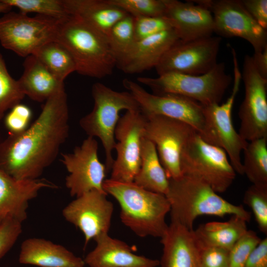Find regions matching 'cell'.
Instances as JSON below:
<instances>
[{"label":"cell","mask_w":267,"mask_h":267,"mask_svg":"<svg viewBox=\"0 0 267 267\" xmlns=\"http://www.w3.org/2000/svg\"><path fill=\"white\" fill-rule=\"evenodd\" d=\"M107 38L117 60L135 41L134 17L128 14L119 20L111 28Z\"/></svg>","instance_id":"31"},{"label":"cell","mask_w":267,"mask_h":267,"mask_svg":"<svg viewBox=\"0 0 267 267\" xmlns=\"http://www.w3.org/2000/svg\"><path fill=\"white\" fill-rule=\"evenodd\" d=\"M54 41L68 50L81 75L102 79L117 65L107 36L75 16L59 21Z\"/></svg>","instance_id":"3"},{"label":"cell","mask_w":267,"mask_h":267,"mask_svg":"<svg viewBox=\"0 0 267 267\" xmlns=\"http://www.w3.org/2000/svg\"><path fill=\"white\" fill-rule=\"evenodd\" d=\"M242 79L245 96L238 112L239 134L248 142L267 138V79L259 73L252 56L244 57Z\"/></svg>","instance_id":"13"},{"label":"cell","mask_w":267,"mask_h":267,"mask_svg":"<svg viewBox=\"0 0 267 267\" xmlns=\"http://www.w3.org/2000/svg\"><path fill=\"white\" fill-rule=\"evenodd\" d=\"M144 116L146 121L143 137L155 145L168 178H180L182 176L180 167L182 150L196 131L188 124L167 116Z\"/></svg>","instance_id":"11"},{"label":"cell","mask_w":267,"mask_h":267,"mask_svg":"<svg viewBox=\"0 0 267 267\" xmlns=\"http://www.w3.org/2000/svg\"><path fill=\"white\" fill-rule=\"evenodd\" d=\"M199 267H229V251L200 247Z\"/></svg>","instance_id":"39"},{"label":"cell","mask_w":267,"mask_h":267,"mask_svg":"<svg viewBox=\"0 0 267 267\" xmlns=\"http://www.w3.org/2000/svg\"><path fill=\"white\" fill-rule=\"evenodd\" d=\"M104 191L113 196L120 207L122 223L140 237L161 238L168 225L166 217L170 211L164 194L146 190L134 182L105 179Z\"/></svg>","instance_id":"2"},{"label":"cell","mask_w":267,"mask_h":267,"mask_svg":"<svg viewBox=\"0 0 267 267\" xmlns=\"http://www.w3.org/2000/svg\"><path fill=\"white\" fill-rule=\"evenodd\" d=\"M243 152V175L252 184L267 186V138L249 141Z\"/></svg>","instance_id":"29"},{"label":"cell","mask_w":267,"mask_h":267,"mask_svg":"<svg viewBox=\"0 0 267 267\" xmlns=\"http://www.w3.org/2000/svg\"><path fill=\"white\" fill-rule=\"evenodd\" d=\"M245 267H267V238L261 239L252 251Z\"/></svg>","instance_id":"41"},{"label":"cell","mask_w":267,"mask_h":267,"mask_svg":"<svg viewBox=\"0 0 267 267\" xmlns=\"http://www.w3.org/2000/svg\"><path fill=\"white\" fill-rule=\"evenodd\" d=\"M107 194L92 190L76 197L62 210L65 219L79 228L85 237V247L99 235L108 233L114 211Z\"/></svg>","instance_id":"17"},{"label":"cell","mask_w":267,"mask_h":267,"mask_svg":"<svg viewBox=\"0 0 267 267\" xmlns=\"http://www.w3.org/2000/svg\"><path fill=\"white\" fill-rule=\"evenodd\" d=\"M247 222L232 215L225 222H212L200 224L194 232L200 247H215L229 251L247 231Z\"/></svg>","instance_id":"26"},{"label":"cell","mask_w":267,"mask_h":267,"mask_svg":"<svg viewBox=\"0 0 267 267\" xmlns=\"http://www.w3.org/2000/svg\"><path fill=\"white\" fill-rule=\"evenodd\" d=\"M261 240L256 232L248 229L229 251V267H245L249 255Z\"/></svg>","instance_id":"35"},{"label":"cell","mask_w":267,"mask_h":267,"mask_svg":"<svg viewBox=\"0 0 267 267\" xmlns=\"http://www.w3.org/2000/svg\"><path fill=\"white\" fill-rule=\"evenodd\" d=\"M170 205L171 222L193 230L195 220L202 215L223 217L227 215L241 217L247 222L250 212L242 205L233 204L225 200L207 183L199 179L181 176L169 179L165 195Z\"/></svg>","instance_id":"4"},{"label":"cell","mask_w":267,"mask_h":267,"mask_svg":"<svg viewBox=\"0 0 267 267\" xmlns=\"http://www.w3.org/2000/svg\"><path fill=\"white\" fill-rule=\"evenodd\" d=\"M32 111L27 105L17 104L4 117V125L9 134H20L28 127L32 118Z\"/></svg>","instance_id":"37"},{"label":"cell","mask_w":267,"mask_h":267,"mask_svg":"<svg viewBox=\"0 0 267 267\" xmlns=\"http://www.w3.org/2000/svg\"><path fill=\"white\" fill-rule=\"evenodd\" d=\"M70 15L78 17L105 35L128 14L108 0H62Z\"/></svg>","instance_id":"24"},{"label":"cell","mask_w":267,"mask_h":267,"mask_svg":"<svg viewBox=\"0 0 267 267\" xmlns=\"http://www.w3.org/2000/svg\"><path fill=\"white\" fill-rule=\"evenodd\" d=\"M233 63L234 83L230 95L221 105L213 104L203 106V108L214 145L224 150L235 172L243 175L241 153L247 146L248 141L236 132L232 121V110L242 79L237 58L233 59Z\"/></svg>","instance_id":"12"},{"label":"cell","mask_w":267,"mask_h":267,"mask_svg":"<svg viewBox=\"0 0 267 267\" xmlns=\"http://www.w3.org/2000/svg\"><path fill=\"white\" fill-rule=\"evenodd\" d=\"M12 7L4 2L3 0H0V13H6L10 11Z\"/></svg>","instance_id":"43"},{"label":"cell","mask_w":267,"mask_h":267,"mask_svg":"<svg viewBox=\"0 0 267 267\" xmlns=\"http://www.w3.org/2000/svg\"><path fill=\"white\" fill-rule=\"evenodd\" d=\"M95 248L84 259L89 267H157L159 260L134 253L126 242L112 238L108 233L94 239Z\"/></svg>","instance_id":"21"},{"label":"cell","mask_w":267,"mask_h":267,"mask_svg":"<svg viewBox=\"0 0 267 267\" xmlns=\"http://www.w3.org/2000/svg\"><path fill=\"white\" fill-rule=\"evenodd\" d=\"M161 267H199L200 247L194 229L171 222L161 238Z\"/></svg>","instance_id":"22"},{"label":"cell","mask_w":267,"mask_h":267,"mask_svg":"<svg viewBox=\"0 0 267 267\" xmlns=\"http://www.w3.org/2000/svg\"><path fill=\"white\" fill-rule=\"evenodd\" d=\"M165 16L180 40L187 41L212 36L214 23L208 8L192 0H164Z\"/></svg>","instance_id":"19"},{"label":"cell","mask_w":267,"mask_h":267,"mask_svg":"<svg viewBox=\"0 0 267 267\" xmlns=\"http://www.w3.org/2000/svg\"><path fill=\"white\" fill-rule=\"evenodd\" d=\"M134 182L146 190L165 195L169 188V179L155 145L144 137L141 142L140 167Z\"/></svg>","instance_id":"27"},{"label":"cell","mask_w":267,"mask_h":267,"mask_svg":"<svg viewBox=\"0 0 267 267\" xmlns=\"http://www.w3.org/2000/svg\"><path fill=\"white\" fill-rule=\"evenodd\" d=\"M222 38L209 36L195 40L177 41L164 54L155 67L158 75L174 73L201 75L217 64Z\"/></svg>","instance_id":"10"},{"label":"cell","mask_w":267,"mask_h":267,"mask_svg":"<svg viewBox=\"0 0 267 267\" xmlns=\"http://www.w3.org/2000/svg\"><path fill=\"white\" fill-rule=\"evenodd\" d=\"M243 202L254 214L260 230L267 234V186L252 184L245 191Z\"/></svg>","instance_id":"33"},{"label":"cell","mask_w":267,"mask_h":267,"mask_svg":"<svg viewBox=\"0 0 267 267\" xmlns=\"http://www.w3.org/2000/svg\"><path fill=\"white\" fill-rule=\"evenodd\" d=\"M23 65L18 83L24 95L33 100L45 101L64 88V82L57 80L34 55L26 57Z\"/></svg>","instance_id":"25"},{"label":"cell","mask_w":267,"mask_h":267,"mask_svg":"<svg viewBox=\"0 0 267 267\" xmlns=\"http://www.w3.org/2000/svg\"><path fill=\"white\" fill-rule=\"evenodd\" d=\"M98 150L96 139L88 136L72 152L62 154L61 161L69 173L65 185L71 196L77 197L92 190L105 192L103 184L107 172Z\"/></svg>","instance_id":"16"},{"label":"cell","mask_w":267,"mask_h":267,"mask_svg":"<svg viewBox=\"0 0 267 267\" xmlns=\"http://www.w3.org/2000/svg\"><path fill=\"white\" fill-rule=\"evenodd\" d=\"M146 117L140 110L127 111L120 118L115 131L116 157L109 178L134 182L140 165L141 142Z\"/></svg>","instance_id":"15"},{"label":"cell","mask_w":267,"mask_h":267,"mask_svg":"<svg viewBox=\"0 0 267 267\" xmlns=\"http://www.w3.org/2000/svg\"><path fill=\"white\" fill-rule=\"evenodd\" d=\"M45 187L57 186L44 178L18 179L0 170V224L7 218L22 223L27 218L29 201Z\"/></svg>","instance_id":"18"},{"label":"cell","mask_w":267,"mask_h":267,"mask_svg":"<svg viewBox=\"0 0 267 267\" xmlns=\"http://www.w3.org/2000/svg\"><path fill=\"white\" fill-rule=\"evenodd\" d=\"M172 29L173 28L170 21L165 17H134V33L135 41Z\"/></svg>","instance_id":"36"},{"label":"cell","mask_w":267,"mask_h":267,"mask_svg":"<svg viewBox=\"0 0 267 267\" xmlns=\"http://www.w3.org/2000/svg\"><path fill=\"white\" fill-rule=\"evenodd\" d=\"M42 15L30 17L9 11L0 18V43L23 57L32 55L45 43L54 41L58 22Z\"/></svg>","instance_id":"9"},{"label":"cell","mask_w":267,"mask_h":267,"mask_svg":"<svg viewBox=\"0 0 267 267\" xmlns=\"http://www.w3.org/2000/svg\"><path fill=\"white\" fill-rule=\"evenodd\" d=\"M92 110L82 117L79 124L88 136L99 138L104 148L107 172L111 171L114 159L112 152L116 140L115 131L122 110H140L139 104L128 91H117L106 85H93Z\"/></svg>","instance_id":"5"},{"label":"cell","mask_w":267,"mask_h":267,"mask_svg":"<svg viewBox=\"0 0 267 267\" xmlns=\"http://www.w3.org/2000/svg\"><path fill=\"white\" fill-rule=\"evenodd\" d=\"M137 81L150 88L153 94H179L207 106L220 103L232 78L226 73L224 63L221 62L201 75L170 73L156 78L140 77Z\"/></svg>","instance_id":"6"},{"label":"cell","mask_w":267,"mask_h":267,"mask_svg":"<svg viewBox=\"0 0 267 267\" xmlns=\"http://www.w3.org/2000/svg\"><path fill=\"white\" fill-rule=\"evenodd\" d=\"M123 84L137 101L144 115H163L184 122L191 126L205 141L214 145L207 125L203 106L197 101L179 94L149 93L129 79H125Z\"/></svg>","instance_id":"8"},{"label":"cell","mask_w":267,"mask_h":267,"mask_svg":"<svg viewBox=\"0 0 267 267\" xmlns=\"http://www.w3.org/2000/svg\"><path fill=\"white\" fill-rule=\"evenodd\" d=\"M65 87L45 101L34 122L0 143V170L18 179H35L56 158L69 135Z\"/></svg>","instance_id":"1"},{"label":"cell","mask_w":267,"mask_h":267,"mask_svg":"<svg viewBox=\"0 0 267 267\" xmlns=\"http://www.w3.org/2000/svg\"><path fill=\"white\" fill-rule=\"evenodd\" d=\"M179 40L175 30L172 29L135 41L117 59L116 66L129 74L155 68L166 51Z\"/></svg>","instance_id":"20"},{"label":"cell","mask_w":267,"mask_h":267,"mask_svg":"<svg viewBox=\"0 0 267 267\" xmlns=\"http://www.w3.org/2000/svg\"><path fill=\"white\" fill-rule=\"evenodd\" d=\"M25 96L18 81L9 74L0 53V121L6 111L20 103Z\"/></svg>","instance_id":"32"},{"label":"cell","mask_w":267,"mask_h":267,"mask_svg":"<svg viewBox=\"0 0 267 267\" xmlns=\"http://www.w3.org/2000/svg\"><path fill=\"white\" fill-rule=\"evenodd\" d=\"M252 56L260 75L263 78L267 79V47L262 51L254 52Z\"/></svg>","instance_id":"42"},{"label":"cell","mask_w":267,"mask_h":267,"mask_svg":"<svg viewBox=\"0 0 267 267\" xmlns=\"http://www.w3.org/2000/svg\"><path fill=\"white\" fill-rule=\"evenodd\" d=\"M134 17H164V0H108Z\"/></svg>","instance_id":"34"},{"label":"cell","mask_w":267,"mask_h":267,"mask_svg":"<svg viewBox=\"0 0 267 267\" xmlns=\"http://www.w3.org/2000/svg\"><path fill=\"white\" fill-rule=\"evenodd\" d=\"M242 3L251 16L263 28L267 29V0H242Z\"/></svg>","instance_id":"40"},{"label":"cell","mask_w":267,"mask_h":267,"mask_svg":"<svg viewBox=\"0 0 267 267\" xmlns=\"http://www.w3.org/2000/svg\"><path fill=\"white\" fill-rule=\"evenodd\" d=\"M22 231V223L11 218L0 224V259L13 246Z\"/></svg>","instance_id":"38"},{"label":"cell","mask_w":267,"mask_h":267,"mask_svg":"<svg viewBox=\"0 0 267 267\" xmlns=\"http://www.w3.org/2000/svg\"><path fill=\"white\" fill-rule=\"evenodd\" d=\"M19 262L40 267H84V260L62 245L43 238H30L21 244Z\"/></svg>","instance_id":"23"},{"label":"cell","mask_w":267,"mask_h":267,"mask_svg":"<svg viewBox=\"0 0 267 267\" xmlns=\"http://www.w3.org/2000/svg\"><path fill=\"white\" fill-rule=\"evenodd\" d=\"M10 6L15 7L20 12H35L57 20L66 18L69 15L62 0H3Z\"/></svg>","instance_id":"30"},{"label":"cell","mask_w":267,"mask_h":267,"mask_svg":"<svg viewBox=\"0 0 267 267\" xmlns=\"http://www.w3.org/2000/svg\"><path fill=\"white\" fill-rule=\"evenodd\" d=\"M212 14L214 32L219 37H239L252 46L254 52L267 47V31L251 16L240 0H201Z\"/></svg>","instance_id":"14"},{"label":"cell","mask_w":267,"mask_h":267,"mask_svg":"<svg viewBox=\"0 0 267 267\" xmlns=\"http://www.w3.org/2000/svg\"><path fill=\"white\" fill-rule=\"evenodd\" d=\"M222 148L205 141L195 132L180 155L182 176L203 181L216 192H225L232 184L236 172Z\"/></svg>","instance_id":"7"},{"label":"cell","mask_w":267,"mask_h":267,"mask_svg":"<svg viewBox=\"0 0 267 267\" xmlns=\"http://www.w3.org/2000/svg\"><path fill=\"white\" fill-rule=\"evenodd\" d=\"M32 55L61 82H64L68 75L76 72V65L71 55L56 41L43 44Z\"/></svg>","instance_id":"28"}]
</instances>
